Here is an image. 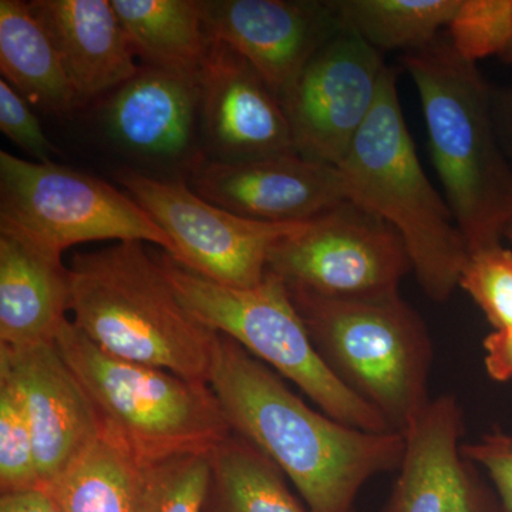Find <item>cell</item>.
Listing matches in <instances>:
<instances>
[{
  "instance_id": "obj_34",
  "label": "cell",
  "mask_w": 512,
  "mask_h": 512,
  "mask_svg": "<svg viewBox=\"0 0 512 512\" xmlns=\"http://www.w3.org/2000/svg\"><path fill=\"white\" fill-rule=\"evenodd\" d=\"M501 59H503L505 63L511 64L512 66V43L511 46L505 50L503 55H501Z\"/></svg>"
},
{
  "instance_id": "obj_31",
  "label": "cell",
  "mask_w": 512,
  "mask_h": 512,
  "mask_svg": "<svg viewBox=\"0 0 512 512\" xmlns=\"http://www.w3.org/2000/svg\"><path fill=\"white\" fill-rule=\"evenodd\" d=\"M483 346L487 375L494 382H512V328L493 330Z\"/></svg>"
},
{
  "instance_id": "obj_1",
  "label": "cell",
  "mask_w": 512,
  "mask_h": 512,
  "mask_svg": "<svg viewBox=\"0 0 512 512\" xmlns=\"http://www.w3.org/2000/svg\"><path fill=\"white\" fill-rule=\"evenodd\" d=\"M208 384L232 433L279 467L309 512H352L370 478L402 464L403 434L353 429L316 412L265 363L221 333Z\"/></svg>"
},
{
  "instance_id": "obj_12",
  "label": "cell",
  "mask_w": 512,
  "mask_h": 512,
  "mask_svg": "<svg viewBox=\"0 0 512 512\" xmlns=\"http://www.w3.org/2000/svg\"><path fill=\"white\" fill-rule=\"evenodd\" d=\"M208 40L248 60L281 100L313 56L343 29L336 2L200 0Z\"/></svg>"
},
{
  "instance_id": "obj_7",
  "label": "cell",
  "mask_w": 512,
  "mask_h": 512,
  "mask_svg": "<svg viewBox=\"0 0 512 512\" xmlns=\"http://www.w3.org/2000/svg\"><path fill=\"white\" fill-rule=\"evenodd\" d=\"M180 301L205 326L234 339L291 380L339 423L369 433H396L373 407L330 372L296 309L288 286L272 272L252 288H231L195 274L174 256H158Z\"/></svg>"
},
{
  "instance_id": "obj_9",
  "label": "cell",
  "mask_w": 512,
  "mask_h": 512,
  "mask_svg": "<svg viewBox=\"0 0 512 512\" xmlns=\"http://www.w3.org/2000/svg\"><path fill=\"white\" fill-rule=\"evenodd\" d=\"M268 271L291 289L355 298L397 291L413 266L396 229L346 200L281 239Z\"/></svg>"
},
{
  "instance_id": "obj_25",
  "label": "cell",
  "mask_w": 512,
  "mask_h": 512,
  "mask_svg": "<svg viewBox=\"0 0 512 512\" xmlns=\"http://www.w3.org/2000/svg\"><path fill=\"white\" fill-rule=\"evenodd\" d=\"M210 484L211 451L146 463L137 512H207Z\"/></svg>"
},
{
  "instance_id": "obj_23",
  "label": "cell",
  "mask_w": 512,
  "mask_h": 512,
  "mask_svg": "<svg viewBox=\"0 0 512 512\" xmlns=\"http://www.w3.org/2000/svg\"><path fill=\"white\" fill-rule=\"evenodd\" d=\"M275 463L237 433L211 451L207 512H308Z\"/></svg>"
},
{
  "instance_id": "obj_24",
  "label": "cell",
  "mask_w": 512,
  "mask_h": 512,
  "mask_svg": "<svg viewBox=\"0 0 512 512\" xmlns=\"http://www.w3.org/2000/svg\"><path fill=\"white\" fill-rule=\"evenodd\" d=\"M460 0H338L343 28L383 50L420 49L440 36Z\"/></svg>"
},
{
  "instance_id": "obj_28",
  "label": "cell",
  "mask_w": 512,
  "mask_h": 512,
  "mask_svg": "<svg viewBox=\"0 0 512 512\" xmlns=\"http://www.w3.org/2000/svg\"><path fill=\"white\" fill-rule=\"evenodd\" d=\"M458 286L494 330L512 328V251L503 245L470 252Z\"/></svg>"
},
{
  "instance_id": "obj_35",
  "label": "cell",
  "mask_w": 512,
  "mask_h": 512,
  "mask_svg": "<svg viewBox=\"0 0 512 512\" xmlns=\"http://www.w3.org/2000/svg\"><path fill=\"white\" fill-rule=\"evenodd\" d=\"M504 238H507L508 241L512 242V222L508 225V228L505 229Z\"/></svg>"
},
{
  "instance_id": "obj_5",
  "label": "cell",
  "mask_w": 512,
  "mask_h": 512,
  "mask_svg": "<svg viewBox=\"0 0 512 512\" xmlns=\"http://www.w3.org/2000/svg\"><path fill=\"white\" fill-rule=\"evenodd\" d=\"M288 289L330 372L402 434L431 400L433 342L420 313L399 289L355 298Z\"/></svg>"
},
{
  "instance_id": "obj_22",
  "label": "cell",
  "mask_w": 512,
  "mask_h": 512,
  "mask_svg": "<svg viewBox=\"0 0 512 512\" xmlns=\"http://www.w3.org/2000/svg\"><path fill=\"white\" fill-rule=\"evenodd\" d=\"M144 466L104 427L99 439L46 491L60 512H137Z\"/></svg>"
},
{
  "instance_id": "obj_26",
  "label": "cell",
  "mask_w": 512,
  "mask_h": 512,
  "mask_svg": "<svg viewBox=\"0 0 512 512\" xmlns=\"http://www.w3.org/2000/svg\"><path fill=\"white\" fill-rule=\"evenodd\" d=\"M35 488L42 485L28 416L13 384L0 376V491L10 494Z\"/></svg>"
},
{
  "instance_id": "obj_8",
  "label": "cell",
  "mask_w": 512,
  "mask_h": 512,
  "mask_svg": "<svg viewBox=\"0 0 512 512\" xmlns=\"http://www.w3.org/2000/svg\"><path fill=\"white\" fill-rule=\"evenodd\" d=\"M0 232L62 259L74 245L138 241L175 256L171 239L128 194L66 165L0 151Z\"/></svg>"
},
{
  "instance_id": "obj_11",
  "label": "cell",
  "mask_w": 512,
  "mask_h": 512,
  "mask_svg": "<svg viewBox=\"0 0 512 512\" xmlns=\"http://www.w3.org/2000/svg\"><path fill=\"white\" fill-rule=\"evenodd\" d=\"M383 55L343 29L306 64L281 99L299 156L342 163L379 99Z\"/></svg>"
},
{
  "instance_id": "obj_15",
  "label": "cell",
  "mask_w": 512,
  "mask_h": 512,
  "mask_svg": "<svg viewBox=\"0 0 512 512\" xmlns=\"http://www.w3.org/2000/svg\"><path fill=\"white\" fill-rule=\"evenodd\" d=\"M200 86V128L210 160L237 163L296 153L281 100L232 47L210 40Z\"/></svg>"
},
{
  "instance_id": "obj_20",
  "label": "cell",
  "mask_w": 512,
  "mask_h": 512,
  "mask_svg": "<svg viewBox=\"0 0 512 512\" xmlns=\"http://www.w3.org/2000/svg\"><path fill=\"white\" fill-rule=\"evenodd\" d=\"M0 70L20 96L43 110L64 114L79 104L52 40L22 0H0Z\"/></svg>"
},
{
  "instance_id": "obj_14",
  "label": "cell",
  "mask_w": 512,
  "mask_h": 512,
  "mask_svg": "<svg viewBox=\"0 0 512 512\" xmlns=\"http://www.w3.org/2000/svg\"><path fill=\"white\" fill-rule=\"evenodd\" d=\"M0 376L13 384L25 407L40 485L46 490L99 439L103 421L56 342L0 346Z\"/></svg>"
},
{
  "instance_id": "obj_32",
  "label": "cell",
  "mask_w": 512,
  "mask_h": 512,
  "mask_svg": "<svg viewBox=\"0 0 512 512\" xmlns=\"http://www.w3.org/2000/svg\"><path fill=\"white\" fill-rule=\"evenodd\" d=\"M491 113L498 141L512 168V87H491Z\"/></svg>"
},
{
  "instance_id": "obj_16",
  "label": "cell",
  "mask_w": 512,
  "mask_h": 512,
  "mask_svg": "<svg viewBox=\"0 0 512 512\" xmlns=\"http://www.w3.org/2000/svg\"><path fill=\"white\" fill-rule=\"evenodd\" d=\"M466 417L454 394H441L403 431L399 476L384 512H491L478 467L464 456Z\"/></svg>"
},
{
  "instance_id": "obj_13",
  "label": "cell",
  "mask_w": 512,
  "mask_h": 512,
  "mask_svg": "<svg viewBox=\"0 0 512 512\" xmlns=\"http://www.w3.org/2000/svg\"><path fill=\"white\" fill-rule=\"evenodd\" d=\"M191 188L204 200L249 220L302 224L348 200L336 165L298 153L258 160H200Z\"/></svg>"
},
{
  "instance_id": "obj_18",
  "label": "cell",
  "mask_w": 512,
  "mask_h": 512,
  "mask_svg": "<svg viewBox=\"0 0 512 512\" xmlns=\"http://www.w3.org/2000/svg\"><path fill=\"white\" fill-rule=\"evenodd\" d=\"M29 8L52 40L79 103L119 89L140 72L111 0H35Z\"/></svg>"
},
{
  "instance_id": "obj_27",
  "label": "cell",
  "mask_w": 512,
  "mask_h": 512,
  "mask_svg": "<svg viewBox=\"0 0 512 512\" xmlns=\"http://www.w3.org/2000/svg\"><path fill=\"white\" fill-rule=\"evenodd\" d=\"M447 36L467 62L503 55L512 43V0H460Z\"/></svg>"
},
{
  "instance_id": "obj_17",
  "label": "cell",
  "mask_w": 512,
  "mask_h": 512,
  "mask_svg": "<svg viewBox=\"0 0 512 512\" xmlns=\"http://www.w3.org/2000/svg\"><path fill=\"white\" fill-rule=\"evenodd\" d=\"M200 70L141 66L114 90L103 110L114 143L147 160L175 161L191 153L200 128Z\"/></svg>"
},
{
  "instance_id": "obj_30",
  "label": "cell",
  "mask_w": 512,
  "mask_h": 512,
  "mask_svg": "<svg viewBox=\"0 0 512 512\" xmlns=\"http://www.w3.org/2000/svg\"><path fill=\"white\" fill-rule=\"evenodd\" d=\"M463 453L488 474L503 512H512V434H484L473 443H463Z\"/></svg>"
},
{
  "instance_id": "obj_19",
  "label": "cell",
  "mask_w": 512,
  "mask_h": 512,
  "mask_svg": "<svg viewBox=\"0 0 512 512\" xmlns=\"http://www.w3.org/2000/svg\"><path fill=\"white\" fill-rule=\"evenodd\" d=\"M67 312L69 266L0 232V346L55 342Z\"/></svg>"
},
{
  "instance_id": "obj_6",
  "label": "cell",
  "mask_w": 512,
  "mask_h": 512,
  "mask_svg": "<svg viewBox=\"0 0 512 512\" xmlns=\"http://www.w3.org/2000/svg\"><path fill=\"white\" fill-rule=\"evenodd\" d=\"M55 342L104 427L143 463L210 453L232 433L210 384L111 356L69 318Z\"/></svg>"
},
{
  "instance_id": "obj_4",
  "label": "cell",
  "mask_w": 512,
  "mask_h": 512,
  "mask_svg": "<svg viewBox=\"0 0 512 512\" xmlns=\"http://www.w3.org/2000/svg\"><path fill=\"white\" fill-rule=\"evenodd\" d=\"M338 168L348 200L396 229L421 289L434 302H446L470 252L447 201L421 167L390 67L372 114Z\"/></svg>"
},
{
  "instance_id": "obj_2",
  "label": "cell",
  "mask_w": 512,
  "mask_h": 512,
  "mask_svg": "<svg viewBox=\"0 0 512 512\" xmlns=\"http://www.w3.org/2000/svg\"><path fill=\"white\" fill-rule=\"evenodd\" d=\"M423 110L431 160L468 252L500 245L512 222V168L495 133L491 87L447 35L402 59Z\"/></svg>"
},
{
  "instance_id": "obj_10",
  "label": "cell",
  "mask_w": 512,
  "mask_h": 512,
  "mask_svg": "<svg viewBox=\"0 0 512 512\" xmlns=\"http://www.w3.org/2000/svg\"><path fill=\"white\" fill-rule=\"evenodd\" d=\"M117 181L168 235L180 264L231 288L261 284L272 249L305 224L249 220L204 200L184 181L131 168H121Z\"/></svg>"
},
{
  "instance_id": "obj_21",
  "label": "cell",
  "mask_w": 512,
  "mask_h": 512,
  "mask_svg": "<svg viewBox=\"0 0 512 512\" xmlns=\"http://www.w3.org/2000/svg\"><path fill=\"white\" fill-rule=\"evenodd\" d=\"M146 67L198 72L208 40L200 0H111Z\"/></svg>"
},
{
  "instance_id": "obj_33",
  "label": "cell",
  "mask_w": 512,
  "mask_h": 512,
  "mask_svg": "<svg viewBox=\"0 0 512 512\" xmlns=\"http://www.w3.org/2000/svg\"><path fill=\"white\" fill-rule=\"evenodd\" d=\"M0 512H60L45 488L2 494Z\"/></svg>"
},
{
  "instance_id": "obj_29",
  "label": "cell",
  "mask_w": 512,
  "mask_h": 512,
  "mask_svg": "<svg viewBox=\"0 0 512 512\" xmlns=\"http://www.w3.org/2000/svg\"><path fill=\"white\" fill-rule=\"evenodd\" d=\"M0 130L37 163L53 161L56 148L43 131L35 111L5 79H0Z\"/></svg>"
},
{
  "instance_id": "obj_3",
  "label": "cell",
  "mask_w": 512,
  "mask_h": 512,
  "mask_svg": "<svg viewBox=\"0 0 512 512\" xmlns=\"http://www.w3.org/2000/svg\"><path fill=\"white\" fill-rule=\"evenodd\" d=\"M73 323L127 362L207 383L218 332L183 305L144 242H117L70 258Z\"/></svg>"
}]
</instances>
